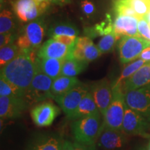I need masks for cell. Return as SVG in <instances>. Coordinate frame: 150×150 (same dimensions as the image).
<instances>
[{
  "label": "cell",
  "instance_id": "d4e9b609",
  "mask_svg": "<svg viewBox=\"0 0 150 150\" xmlns=\"http://www.w3.org/2000/svg\"><path fill=\"white\" fill-rule=\"evenodd\" d=\"M79 30L74 24L71 23H57L54 24L48 30V35L50 38L54 35H70V36H77Z\"/></svg>",
  "mask_w": 150,
  "mask_h": 150
},
{
  "label": "cell",
  "instance_id": "9a60e30c",
  "mask_svg": "<svg viewBox=\"0 0 150 150\" xmlns=\"http://www.w3.org/2000/svg\"><path fill=\"white\" fill-rule=\"evenodd\" d=\"M13 7L15 13L22 22L33 21L45 12L35 0H16Z\"/></svg>",
  "mask_w": 150,
  "mask_h": 150
},
{
  "label": "cell",
  "instance_id": "f1b7e54d",
  "mask_svg": "<svg viewBox=\"0 0 150 150\" xmlns=\"http://www.w3.org/2000/svg\"><path fill=\"white\" fill-rule=\"evenodd\" d=\"M140 18H145L150 11V0H125Z\"/></svg>",
  "mask_w": 150,
  "mask_h": 150
},
{
  "label": "cell",
  "instance_id": "ffe728a7",
  "mask_svg": "<svg viewBox=\"0 0 150 150\" xmlns=\"http://www.w3.org/2000/svg\"><path fill=\"white\" fill-rule=\"evenodd\" d=\"M99 112V110L94 100L93 95L89 91L81 99L77 108L69 119L76 120L88 117Z\"/></svg>",
  "mask_w": 150,
  "mask_h": 150
},
{
  "label": "cell",
  "instance_id": "6da1fadb",
  "mask_svg": "<svg viewBox=\"0 0 150 150\" xmlns=\"http://www.w3.org/2000/svg\"><path fill=\"white\" fill-rule=\"evenodd\" d=\"M39 50L21 51L16 58L1 68V77L25 92L38 70Z\"/></svg>",
  "mask_w": 150,
  "mask_h": 150
},
{
  "label": "cell",
  "instance_id": "e575fe53",
  "mask_svg": "<svg viewBox=\"0 0 150 150\" xmlns=\"http://www.w3.org/2000/svg\"><path fill=\"white\" fill-rule=\"evenodd\" d=\"M51 38H53L58 42H60L63 44L66 45L67 46H74L76 44V40L77 38V36H70V35H54Z\"/></svg>",
  "mask_w": 150,
  "mask_h": 150
},
{
  "label": "cell",
  "instance_id": "e0dca14e",
  "mask_svg": "<svg viewBox=\"0 0 150 150\" xmlns=\"http://www.w3.org/2000/svg\"><path fill=\"white\" fill-rule=\"evenodd\" d=\"M138 20L133 16H116L113 22V32L120 37L123 35L140 37L138 30Z\"/></svg>",
  "mask_w": 150,
  "mask_h": 150
},
{
  "label": "cell",
  "instance_id": "1f68e13d",
  "mask_svg": "<svg viewBox=\"0 0 150 150\" xmlns=\"http://www.w3.org/2000/svg\"><path fill=\"white\" fill-rule=\"evenodd\" d=\"M84 55H85L86 61L89 62L93 61L102 55V53L99 51L98 47L94 45L93 42L89 43L83 49Z\"/></svg>",
  "mask_w": 150,
  "mask_h": 150
},
{
  "label": "cell",
  "instance_id": "52a82bcc",
  "mask_svg": "<svg viewBox=\"0 0 150 150\" xmlns=\"http://www.w3.org/2000/svg\"><path fill=\"white\" fill-rule=\"evenodd\" d=\"M127 142V134L122 130L110 129L102 125L95 148L99 150H122Z\"/></svg>",
  "mask_w": 150,
  "mask_h": 150
},
{
  "label": "cell",
  "instance_id": "44dd1931",
  "mask_svg": "<svg viewBox=\"0 0 150 150\" xmlns=\"http://www.w3.org/2000/svg\"><path fill=\"white\" fill-rule=\"evenodd\" d=\"M81 82L78 78L61 75L54 79L52 86V94L54 99L64 95Z\"/></svg>",
  "mask_w": 150,
  "mask_h": 150
},
{
  "label": "cell",
  "instance_id": "2e32d148",
  "mask_svg": "<svg viewBox=\"0 0 150 150\" xmlns=\"http://www.w3.org/2000/svg\"><path fill=\"white\" fill-rule=\"evenodd\" d=\"M22 34L29 40L33 49L39 50L45 35V24L42 19H36L24 27Z\"/></svg>",
  "mask_w": 150,
  "mask_h": 150
},
{
  "label": "cell",
  "instance_id": "d6a6232c",
  "mask_svg": "<svg viewBox=\"0 0 150 150\" xmlns=\"http://www.w3.org/2000/svg\"><path fill=\"white\" fill-rule=\"evenodd\" d=\"M61 150H96L95 146L86 145L75 141L64 140Z\"/></svg>",
  "mask_w": 150,
  "mask_h": 150
},
{
  "label": "cell",
  "instance_id": "ba28073f",
  "mask_svg": "<svg viewBox=\"0 0 150 150\" xmlns=\"http://www.w3.org/2000/svg\"><path fill=\"white\" fill-rule=\"evenodd\" d=\"M125 94L127 106L139 112L150 124V86L127 91Z\"/></svg>",
  "mask_w": 150,
  "mask_h": 150
},
{
  "label": "cell",
  "instance_id": "3957f363",
  "mask_svg": "<svg viewBox=\"0 0 150 150\" xmlns=\"http://www.w3.org/2000/svg\"><path fill=\"white\" fill-rule=\"evenodd\" d=\"M112 90L111 101L102 117V126L122 130L123 119L127 107L125 94L121 86L112 85Z\"/></svg>",
  "mask_w": 150,
  "mask_h": 150
},
{
  "label": "cell",
  "instance_id": "4fadbf2b",
  "mask_svg": "<svg viewBox=\"0 0 150 150\" xmlns=\"http://www.w3.org/2000/svg\"><path fill=\"white\" fill-rule=\"evenodd\" d=\"M75 46V45H74ZM74 46H67L53 38L49 39L39 49L38 56L40 59L52 58L65 60L72 57Z\"/></svg>",
  "mask_w": 150,
  "mask_h": 150
},
{
  "label": "cell",
  "instance_id": "d6986e66",
  "mask_svg": "<svg viewBox=\"0 0 150 150\" xmlns=\"http://www.w3.org/2000/svg\"><path fill=\"white\" fill-rule=\"evenodd\" d=\"M65 60L52 58H38V68L41 72L55 79L61 75V70Z\"/></svg>",
  "mask_w": 150,
  "mask_h": 150
},
{
  "label": "cell",
  "instance_id": "8992f818",
  "mask_svg": "<svg viewBox=\"0 0 150 150\" xmlns=\"http://www.w3.org/2000/svg\"><path fill=\"white\" fill-rule=\"evenodd\" d=\"M122 129L129 136L150 138V124L139 112L129 108L127 105Z\"/></svg>",
  "mask_w": 150,
  "mask_h": 150
},
{
  "label": "cell",
  "instance_id": "5b68a950",
  "mask_svg": "<svg viewBox=\"0 0 150 150\" xmlns=\"http://www.w3.org/2000/svg\"><path fill=\"white\" fill-rule=\"evenodd\" d=\"M149 45V41L142 38L123 35L118 43L120 61L126 64L138 59L142 51Z\"/></svg>",
  "mask_w": 150,
  "mask_h": 150
},
{
  "label": "cell",
  "instance_id": "9c48e42d",
  "mask_svg": "<svg viewBox=\"0 0 150 150\" xmlns=\"http://www.w3.org/2000/svg\"><path fill=\"white\" fill-rule=\"evenodd\" d=\"M89 91L90 86L81 83L64 95L56 97L54 99L67 117L70 118L77 108L81 99Z\"/></svg>",
  "mask_w": 150,
  "mask_h": 150
},
{
  "label": "cell",
  "instance_id": "cb8c5ba5",
  "mask_svg": "<svg viewBox=\"0 0 150 150\" xmlns=\"http://www.w3.org/2000/svg\"><path fill=\"white\" fill-rule=\"evenodd\" d=\"M147 63L143 60L138 59L135 61L131 62L129 65H127L126 67L123 68L122 71L120 76L117 79L115 83L113 84L115 86H123V84L126 81L130 78L135 72H136L140 67H142L144 65Z\"/></svg>",
  "mask_w": 150,
  "mask_h": 150
},
{
  "label": "cell",
  "instance_id": "7c38bea8",
  "mask_svg": "<svg viewBox=\"0 0 150 150\" xmlns=\"http://www.w3.org/2000/svg\"><path fill=\"white\" fill-rule=\"evenodd\" d=\"M29 106L22 98L0 96V117L1 120L20 117Z\"/></svg>",
  "mask_w": 150,
  "mask_h": 150
},
{
  "label": "cell",
  "instance_id": "83f0119b",
  "mask_svg": "<svg viewBox=\"0 0 150 150\" xmlns=\"http://www.w3.org/2000/svg\"><path fill=\"white\" fill-rule=\"evenodd\" d=\"M0 96L24 99V93L16 86L6 81L4 79L0 77Z\"/></svg>",
  "mask_w": 150,
  "mask_h": 150
},
{
  "label": "cell",
  "instance_id": "f546056e",
  "mask_svg": "<svg viewBox=\"0 0 150 150\" xmlns=\"http://www.w3.org/2000/svg\"><path fill=\"white\" fill-rule=\"evenodd\" d=\"M120 38H121V37L118 36L114 32L104 35L97 45L99 51L102 54H106L112 52L116 42Z\"/></svg>",
  "mask_w": 150,
  "mask_h": 150
},
{
  "label": "cell",
  "instance_id": "ab89813d",
  "mask_svg": "<svg viewBox=\"0 0 150 150\" xmlns=\"http://www.w3.org/2000/svg\"><path fill=\"white\" fill-rule=\"evenodd\" d=\"M146 20H147V21L149 22V25H150V11L149 12V13H148L147 16H146V17L145 18Z\"/></svg>",
  "mask_w": 150,
  "mask_h": 150
},
{
  "label": "cell",
  "instance_id": "30bf717a",
  "mask_svg": "<svg viewBox=\"0 0 150 150\" xmlns=\"http://www.w3.org/2000/svg\"><path fill=\"white\" fill-rule=\"evenodd\" d=\"M60 113V108L50 102H42L35 105L31 110V119L37 127L52 125Z\"/></svg>",
  "mask_w": 150,
  "mask_h": 150
},
{
  "label": "cell",
  "instance_id": "7bdbcfd3",
  "mask_svg": "<svg viewBox=\"0 0 150 150\" xmlns=\"http://www.w3.org/2000/svg\"><path fill=\"white\" fill-rule=\"evenodd\" d=\"M138 150H147V148H146V147H142V148H140V149H138Z\"/></svg>",
  "mask_w": 150,
  "mask_h": 150
},
{
  "label": "cell",
  "instance_id": "74e56055",
  "mask_svg": "<svg viewBox=\"0 0 150 150\" xmlns=\"http://www.w3.org/2000/svg\"><path fill=\"white\" fill-rule=\"evenodd\" d=\"M138 59L143 60V61L147 62V63H150V45L146 47L142 51Z\"/></svg>",
  "mask_w": 150,
  "mask_h": 150
},
{
  "label": "cell",
  "instance_id": "8d00e7d4",
  "mask_svg": "<svg viewBox=\"0 0 150 150\" xmlns=\"http://www.w3.org/2000/svg\"><path fill=\"white\" fill-rule=\"evenodd\" d=\"M15 40V35L13 33H1L0 35V47H3L6 45L13 43V41Z\"/></svg>",
  "mask_w": 150,
  "mask_h": 150
},
{
  "label": "cell",
  "instance_id": "7402d4cb",
  "mask_svg": "<svg viewBox=\"0 0 150 150\" xmlns=\"http://www.w3.org/2000/svg\"><path fill=\"white\" fill-rule=\"evenodd\" d=\"M112 32H113V22L110 15H107L106 18L100 23L97 24L93 27L87 28L85 30V33L91 38L106 35Z\"/></svg>",
  "mask_w": 150,
  "mask_h": 150
},
{
  "label": "cell",
  "instance_id": "277c9868",
  "mask_svg": "<svg viewBox=\"0 0 150 150\" xmlns=\"http://www.w3.org/2000/svg\"><path fill=\"white\" fill-rule=\"evenodd\" d=\"M53 79L41 72L38 68L31 85L24 94V99L28 106H32L49 99H54L52 94Z\"/></svg>",
  "mask_w": 150,
  "mask_h": 150
},
{
  "label": "cell",
  "instance_id": "d590c367",
  "mask_svg": "<svg viewBox=\"0 0 150 150\" xmlns=\"http://www.w3.org/2000/svg\"><path fill=\"white\" fill-rule=\"evenodd\" d=\"M81 8L83 13L87 16L93 15L95 11V5L91 1H88V0H83L81 2Z\"/></svg>",
  "mask_w": 150,
  "mask_h": 150
},
{
  "label": "cell",
  "instance_id": "5bb4252c",
  "mask_svg": "<svg viewBox=\"0 0 150 150\" xmlns=\"http://www.w3.org/2000/svg\"><path fill=\"white\" fill-rule=\"evenodd\" d=\"M63 142L58 134H38L29 140L25 150H61Z\"/></svg>",
  "mask_w": 150,
  "mask_h": 150
},
{
  "label": "cell",
  "instance_id": "4316f807",
  "mask_svg": "<svg viewBox=\"0 0 150 150\" xmlns=\"http://www.w3.org/2000/svg\"><path fill=\"white\" fill-rule=\"evenodd\" d=\"M16 29L14 16L10 11L3 10L0 14V33H13Z\"/></svg>",
  "mask_w": 150,
  "mask_h": 150
},
{
  "label": "cell",
  "instance_id": "484cf974",
  "mask_svg": "<svg viewBox=\"0 0 150 150\" xmlns=\"http://www.w3.org/2000/svg\"><path fill=\"white\" fill-rule=\"evenodd\" d=\"M21 50L19 49L17 45L11 43L8 45L1 47L0 50V66L3 67L10 63L15 58L20 54Z\"/></svg>",
  "mask_w": 150,
  "mask_h": 150
},
{
  "label": "cell",
  "instance_id": "60d3db41",
  "mask_svg": "<svg viewBox=\"0 0 150 150\" xmlns=\"http://www.w3.org/2000/svg\"><path fill=\"white\" fill-rule=\"evenodd\" d=\"M35 1H36L38 4H41V3H42V2H45V1H47L48 0H35Z\"/></svg>",
  "mask_w": 150,
  "mask_h": 150
},
{
  "label": "cell",
  "instance_id": "ac0fdd59",
  "mask_svg": "<svg viewBox=\"0 0 150 150\" xmlns=\"http://www.w3.org/2000/svg\"><path fill=\"white\" fill-rule=\"evenodd\" d=\"M150 86V63H146L123 84L125 93Z\"/></svg>",
  "mask_w": 150,
  "mask_h": 150
},
{
  "label": "cell",
  "instance_id": "603a6c76",
  "mask_svg": "<svg viewBox=\"0 0 150 150\" xmlns=\"http://www.w3.org/2000/svg\"><path fill=\"white\" fill-rule=\"evenodd\" d=\"M88 63L87 62L79 61L74 58L65 59L62 67L61 75L76 77L77 75L85 70Z\"/></svg>",
  "mask_w": 150,
  "mask_h": 150
},
{
  "label": "cell",
  "instance_id": "836d02e7",
  "mask_svg": "<svg viewBox=\"0 0 150 150\" xmlns=\"http://www.w3.org/2000/svg\"><path fill=\"white\" fill-rule=\"evenodd\" d=\"M138 30L140 37L150 42V25L145 18L138 20Z\"/></svg>",
  "mask_w": 150,
  "mask_h": 150
},
{
  "label": "cell",
  "instance_id": "b9f144b4",
  "mask_svg": "<svg viewBox=\"0 0 150 150\" xmlns=\"http://www.w3.org/2000/svg\"><path fill=\"white\" fill-rule=\"evenodd\" d=\"M146 148H147V150H150V138H149V142H148V145Z\"/></svg>",
  "mask_w": 150,
  "mask_h": 150
},
{
  "label": "cell",
  "instance_id": "4dcf8cb0",
  "mask_svg": "<svg viewBox=\"0 0 150 150\" xmlns=\"http://www.w3.org/2000/svg\"><path fill=\"white\" fill-rule=\"evenodd\" d=\"M112 8L116 16H129L139 19L135 11L127 4L125 0H113Z\"/></svg>",
  "mask_w": 150,
  "mask_h": 150
},
{
  "label": "cell",
  "instance_id": "8fae6325",
  "mask_svg": "<svg viewBox=\"0 0 150 150\" xmlns=\"http://www.w3.org/2000/svg\"><path fill=\"white\" fill-rule=\"evenodd\" d=\"M90 92L103 117L112 99V90L110 81L107 79H103L94 82L90 86Z\"/></svg>",
  "mask_w": 150,
  "mask_h": 150
},
{
  "label": "cell",
  "instance_id": "7a4b0ae2",
  "mask_svg": "<svg viewBox=\"0 0 150 150\" xmlns=\"http://www.w3.org/2000/svg\"><path fill=\"white\" fill-rule=\"evenodd\" d=\"M100 112L74 120L72 131L75 141L86 145L95 146L102 122Z\"/></svg>",
  "mask_w": 150,
  "mask_h": 150
},
{
  "label": "cell",
  "instance_id": "f35d334b",
  "mask_svg": "<svg viewBox=\"0 0 150 150\" xmlns=\"http://www.w3.org/2000/svg\"><path fill=\"white\" fill-rule=\"evenodd\" d=\"M50 4L53 3L58 5H64L70 2V0H48Z\"/></svg>",
  "mask_w": 150,
  "mask_h": 150
}]
</instances>
